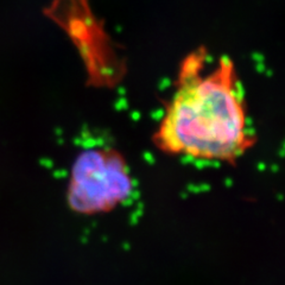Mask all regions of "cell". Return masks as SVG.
Instances as JSON below:
<instances>
[{
  "instance_id": "cell-2",
  "label": "cell",
  "mask_w": 285,
  "mask_h": 285,
  "mask_svg": "<svg viewBox=\"0 0 285 285\" xmlns=\"http://www.w3.org/2000/svg\"><path fill=\"white\" fill-rule=\"evenodd\" d=\"M133 178L119 150L94 148L76 157L68 185V205L74 212L93 215L117 208L130 197Z\"/></svg>"
},
{
  "instance_id": "cell-1",
  "label": "cell",
  "mask_w": 285,
  "mask_h": 285,
  "mask_svg": "<svg viewBox=\"0 0 285 285\" xmlns=\"http://www.w3.org/2000/svg\"><path fill=\"white\" fill-rule=\"evenodd\" d=\"M207 57L206 46H198L181 61L152 144L164 155L235 165L256 144L244 88L231 57L208 73Z\"/></svg>"
}]
</instances>
